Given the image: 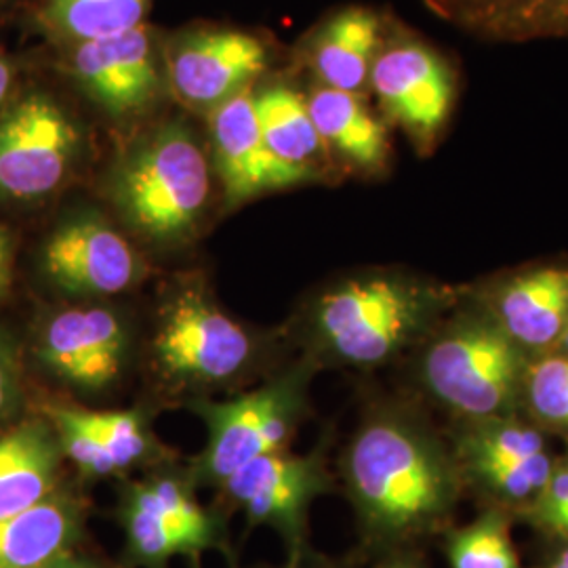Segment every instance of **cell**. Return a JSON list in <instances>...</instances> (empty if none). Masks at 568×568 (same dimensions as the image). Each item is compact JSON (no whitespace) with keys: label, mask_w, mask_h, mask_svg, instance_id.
<instances>
[{"label":"cell","mask_w":568,"mask_h":568,"mask_svg":"<svg viewBox=\"0 0 568 568\" xmlns=\"http://www.w3.org/2000/svg\"><path fill=\"white\" fill-rule=\"evenodd\" d=\"M81 532V509L60 495L0 518V568H51Z\"/></svg>","instance_id":"cell-19"},{"label":"cell","mask_w":568,"mask_h":568,"mask_svg":"<svg viewBox=\"0 0 568 568\" xmlns=\"http://www.w3.org/2000/svg\"><path fill=\"white\" fill-rule=\"evenodd\" d=\"M368 89L386 121L400 126L417 152L440 140L455 103V74L448 61L424 42H384L373 63Z\"/></svg>","instance_id":"cell-8"},{"label":"cell","mask_w":568,"mask_h":568,"mask_svg":"<svg viewBox=\"0 0 568 568\" xmlns=\"http://www.w3.org/2000/svg\"><path fill=\"white\" fill-rule=\"evenodd\" d=\"M514 514L506 509H483L469 525L447 530L450 568H523L511 541Z\"/></svg>","instance_id":"cell-23"},{"label":"cell","mask_w":568,"mask_h":568,"mask_svg":"<svg viewBox=\"0 0 568 568\" xmlns=\"http://www.w3.org/2000/svg\"><path fill=\"white\" fill-rule=\"evenodd\" d=\"M520 518L548 539H568V453L554 459L548 485Z\"/></svg>","instance_id":"cell-29"},{"label":"cell","mask_w":568,"mask_h":568,"mask_svg":"<svg viewBox=\"0 0 568 568\" xmlns=\"http://www.w3.org/2000/svg\"><path fill=\"white\" fill-rule=\"evenodd\" d=\"M450 448L459 471L469 467L520 464L549 453L546 432L535 426L525 413L464 419L453 434Z\"/></svg>","instance_id":"cell-21"},{"label":"cell","mask_w":568,"mask_h":568,"mask_svg":"<svg viewBox=\"0 0 568 568\" xmlns=\"http://www.w3.org/2000/svg\"><path fill=\"white\" fill-rule=\"evenodd\" d=\"M530 358L471 297L427 335L419 379L459 422L516 415L523 413Z\"/></svg>","instance_id":"cell-4"},{"label":"cell","mask_w":568,"mask_h":568,"mask_svg":"<svg viewBox=\"0 0 568 568\" xmlns=\"http://www.w3.org/2000/svg\"><path fill=\"white\" fill-rule=\"evenodd\" d=\"M457 288L406 274H366L326 291L314 307V333L335 361L384 365L426 339L455 305Z\"/></svg>","instance_id":"cell-2"},{"label":"cell","mask_w":568,"mask_h":568,"mask_svg":"<svg viewBox=\"0 0 568 568\" xmlns=\"http://www.w3.org/2000/svg\"><path fill=\"white\" fill-rule=\"evenodd\" d=\"M42 264L53 283L74 295H116L145 274L140 251L100 215H77L44 244Z\"/></svg>","instance_id":"cell-11"},{"label":"cell","mask_w":568,"mask_h":568,"mask_svg":"<svg viewBox=\"0 0 568 568\" xmlns=\"http://www.w3.org/2000/svg\"><path fill=\"white\" fill-rule=\"evenodd\" d=\"M344 474L365 539L375 548H403L448 530L464 490L453 448L424 422L400 413H382L358 429Z\"/></svg>","instance_id":"cell-1"},{"label":"cell","mask_w":568,"mask_h":568,"mask_svg":"<svg viewBox=\"0 0 568 568\" xmlns=\"http://www.w3.org/2000/svg\"><path fill=\"white\" fill-rule=\"evenodd\" d=\"M126 335L119 316L103 307L68 310L44 328L41 356L61 379L100 389L121 375Z\"/></svg>","instance_id":"cell-15"},{"label":"cell","mask_w":568,"mask_h":568,"mask_svg":"<svg viewBox=\"0 0 568 568\" xmlns=\"http://www.w3.org/2000/svg\"><path fill=\"white\" fill-rule=\"evenodd\" d=\"M224 487L251 523L276 528L293 551V560H300L305 514L310 504L328 488L321 457L284 455L283 450L262 455L236 469Z\"/></svg>","instance_id":"cell-12"},{"label":"cell","mask_w":568,"mask_h":568,"mask_svg":"<svg viewBox=\"0 0 568 568\" xmlns=\"http://www.w3.org/2000/svg\"><path fill=\"white\" fill-rule=\"evenodd\" d=\"M11 278V239L4 230H0V295L4 293Z\"/></svg>","instance_id":"cell-33"},{"label":"cell","mask_w":568,"mask_h":568,"mask_svg":"<svg viewBox=\"0 0 568 568\" xmlns=\"http://www.w3.org/2000/svg\"><path fill=\"white\" fill-rule=\"evenodd\" d=\"M305 100L333 161L361 173L386 169L392 154L387 124L366 105L365 95L316 84Z\"/></svg>","instance_id":"cell-18"},{"label":"cell","mask_w":568,"mask_h":568,"mask_svg":"<svg viewBox=\"0 0 568 568\" xmlns=\"http://www.w3.org/2000/svg\"><path fill=\"white\" fill-rule=\"evenodd\" d=\"M154 0H42L44 30L63 47L100 41L148 23Z\"/></svg>","instance_id":"cell-22"},{"label":"cell","mask_w":568,"mask_h":568,"mask_svg":"<svg viewBox=\"0 0 568 568\" xmlns=\"http://www.w3.org/2000/svg\"><path fill=\"white\" fill-rule=\"evenodd\" d=\"M215 169L185 121L159 122L131 143L110 178L122 220L156 244H180L203 224Z\"/></svg>","instance_id":"cell-3"},{"label":"cell","mask_w":568,"mask_h":568,"mask_svg":"<svg viewBox=\"0 0 568 568\" xmlns=\"http://www.w3.org/2000/svg\"><path fill=\"white\" fill-rule=\"evenodd\" d=\"M13 394H16V368L11 363L9 352L0 345V417L11 405Z\"/></svg>","instance_id":"cell-30"},{"label":"cell","mask_w":568,"mask_h":568,"mask_svg":"<svg viewBox=\"0 0 568 568\" xmlns=\"http://www.w3.org/2000/svg\"><path fill=\"white\" fill-rule=\"evenodd\" d=\"M539 568H568V539H549Z\"/></svg>","instance_id":"cell-31"},{"label":"cell","mask_w":568,"mask_h":568,"mask_svg":"<svg viewBox=\"0 0 568 568\" xmlns=\"http://www.w3.org/2000/svg\"><path fill=\"white\" fill-rule=\"evenodd\" d=\"M474 300L527 354H546L568 331V264L530 265L499 276Z\"/></svg>","instance_id":"cell-13"},{"label":"cell","mask_w":568,"mask_h":568,"mask_svg":"<svg viewBox=\"0 0 568 568\" xmlns=\"http://www.w3.org/2000/svg\"><path fill=\"white\" fill-rule=\"evenodd\" d=\"M13 81H16L13 65H11V61L7 60V58L2 55V51H0V114H2V110L9 105Z\"/></svg>","instance_id":"cell-32"},{"label":"cell","mask_w":568,"mask_h":568,"mask_svg":"<svg viewBox=\"0 0 568 568\" xmlns=\"http://www.w3.org/2000/svg\"><path fill=\"white\" fill-rule=\"evenodd\" d=\"M51 568H103L100 565H95V562H89V560H81V558H74L72 554H68V556H63L61 560H58L55 565Z\"/></svg>","instance_id":"cell-35"},{"label":"cell","mask_w":568,"mask_h":568,"mask_svg":"<svg viewBox=\"0 0 568 568\" xmlns=\"http://www.w3.org/2000/svg\"><path fill=\"white\" fill-rule=\"evenodd\" d=\"M169 95L187 112L209 114L253 89L274 51L262 34L232 26H192L163 39Z\"/></svg>","instance_id":"cell-6"},{"label":"cell","mask_w":568,"mask_h":568,"mask_svg":"<svg viewBox=\"0 0 568 568\" xmlns=\"http://www.w3.org/2000/svg\"><path fill=\"white\" fill-rule=\"evenodd\" d=\"M63 49V72L110 121H142L169 93L163 39L148 23Z\"/></svg>","instance_id":"cell-7"},{"label":"cell","mask_w":568,"mask_h":568,"mask_svg":"<svg viewBox=\"0 0 568 568\" xmlns=\"http://www.w3.org/2000/svg\"><path fill=\"white\" fill-rule=\"evenodd\" d=\"M286 568H325V567H304L302 560H291V565Z\"/></svg>","instance_id":"cell-37"},{"label":"cell","mask_w":568,"mask_h":568,"mask_svg":"<svg viewBox=\"0 0 568 568\" xmlns=\"http://www.w3.org/2000/svg\"><path fill=\"white\" fill-rule=\"evenodd\" d=\"M82 422L100 438L103 448L119 469L135 466L150 450V438L138 413H87Z\"/></svg>","instance_id":"cell-27"},{"label":"cell","mask_w":568,"mask_h":568,"mask_svg":"<svg viewBox=\"0 0 568 568\" xmlns=\"http://www.w3.org/2000/svg\"><path fill=\"white\" fill-rule=\"evenodd\" d=\"M82 129L49 93L32 91L0 114V199L34 203L58 192L82 154Z\"/></svg>","instance_id":"cell-5"},{"label":"cell","mask_w":568,"mask_h":568,"mask_svg":"<svg viewBox=\"0 0 568 568\" xmlns=\"http://www.w3.org/2000/svg\"><path fill=\"white\" fill-rule=\"evenodd\" d=\"M51 422L58 427L60 447L82 471L91 476H110L119 471L108 450L103 448L100 438L82 422L77 408L53 406L49 410Z\"/></svg>","instance_id":"cell-28"},{"label":"cell","mask_w":568,"mask_h":568,"mask_svg":"<svg viewBox=\"0 0 568 568\" xmlns=\"http://www.w3.org/2000/svg\"><path fill=\"white\" fill-rule=\"evenodd\" d=\"M384 32V20L373 9L345 7L305 41V68L321 87L365 95L373 63L386 42Z\"/></svg>","instance_id":"cell-16"},{"label":"cell","mask_w":568,"mask_h":568,"mask_svg":"<svg viewBox=\"0 0 568 568\" xmlns=\"http://www.w3.org/2000/svg\"><path fill=\"white\" fill-rule=\"evenodd\" d=\"M565 4H567V7H568V0H565Z\"/></svg>","instance_id":"cell-38"},{"label":"cell","mask_w":568,"mask_h":568,"mask_svg":"<svg viewBox=\"0 0 568 568\" xmlns=\"http://www.w3.org/2000/svg\"><path fill=\"white\" fill-rule=\"evenodd\" d=\"M122 527L131 558L143 567L163 568L178 554H199V548L182 528L143 506L129 493L122 504Z\"/></svg>","instance_id":"cell-25"},{"label":"cell","mask_w":568,"mask_h":568,"mask_svg":"<svg viewBox=\"0 0 568 568\" xmlns=\"http://www.w3.org/2000/svg\"><path fill=\"white\" fill-rule=\"evenodd\" d=\"M154 349L171 377L220 384L248 365L253 342L234 318L190 288L164 310Z\"/></svg>","instance_id":"cell-10"},{"label":"cell","mask_w":568,"mask_h":568,"mask_svg":"<svg viewBox=\"0 0 568 568\" xmlns=\"http://www.w3.org/2000/svg\"><path fill=\"white\" fill-rule=\"evenodd\" d=\"M60 443L51 427L30 422L0 438V518L53 495Z\"/></svg>","instance_id":"cell-20"},{"label":"cell","mask_w":568,"mask_h":568,"mask_svg":"<svg viewBox=\"0 0 568 568\" xmlns=\"http://www.w3.org/2000/svg\"><path fill=\"white\" fill-rule=\"evenodd\" d=\"M302 389L300 375H293L227 403L201 405L199 410L209 427L204 474L225 483L253 459L278 453L302 406Z\"/></svg>","instance_id":"cell-9"},{"label":"cell","mask_w":568,"mask_h":568,"mask_svg":"<svg viewBox=\"0 0 568 568\" xmlns=\"http://www.w3.org/2000/svg\"><path fill=\"white\" fill-rule=\"evenodd\" d=\"M129 495L142 501L143 506L159 511L169 523L182 528L196 544L199 551L213 548L220 541L217 523L204 511L178 483L156 478L129 488Z\"/></svg>","instance_id":"cell-26"},{"label":"cell","mask_w":568,"mask_h":568,"mask_svg":"<svg viewBox=\"0 0 568 568\" xmlns=\"http://www.w3.org/2000/svg\"><path fill=\"white\" fill-rule=\"evenodd\" d=\"M523 413L546 434L568 436V356L546 352L530 358Z\"/></svg>","instance_id":"cell-24"},{"label":"cell","mask_w":568,"mask_h":568,"mask_svg":"<svg viewBox=\"0 0 568 568\" xmlns=\"http://www.w3.org/2000/svg\"><path fill=\"white\" fill-rule=\"evenodd\" d=\"M206 124L211 163L227 203L243 204L267 192L305 185L267 152L255 112V87L209 112Z\"/></svg>","instance_id":"cell-14"},{"label":"cell","mask_w":568,"mask_h":568,"mask_svg":"<svg viewBox=\"0 0 568 568\" xmlns=\"http://www.w3.org/2000/svg\"><path fill=\"white\" fill-rule=\"evenodd\" d=\"M375 568H424V565L413 556H396V558L382 562L379 567Z\"/></svg>","instance_id":"cell-34"},{"label":"cell","mask_w":568,"mask_h":568,"mask_svg":"<svg viewBox=\"0 0 568 568\" xmlns=\"http://www.w3.org/2000/svg\"><path fill=\"white\" fill-rule=\"evenodd\" d=\"M551 352H560V354L568 356V331L567 335L560 339V344L556 345V349H551Z\"/></svg>","instance_id":"cell-36"},{"label":"cell","mask_w":568,"mask_h":568,"mask_svg":"<svg viewBox=\"0 0 568 568\" xmlns=\"http://www.w3.org/2000/svg\"><path fill=\"white\" fill-rule=\"evenodd\" d=\"M255 112L267 152L305 185L325 182L333 156L310 116L304 93L286 82H270L255 89Z\"/></svg>","instance_id":"cell-17"}]
</instances>
